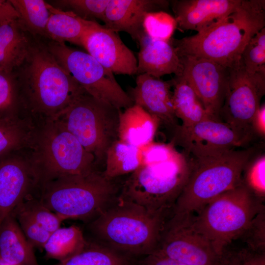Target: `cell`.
I'll return each instance as SVG.
<instances>
[{"label":"cell","mask_w":265,"mask_h":265,"mask_svg":"<svg viewBox=\"0 0 265 265\" xmlns=\"http://www.w3.org/2000/svg\"><path fill=\"white\" fill-rule=\"evenodd\" d=\"M25 57L11 72L24 114L55 119L84 89L56 61L43 39L30 35Z\"/></svg>","instance_id":"1"},{"label":"cell","mask_w":265,"mask_h":265,"mask_svg":"<svg viewBox=\"0 0 265 265\" xmlns=\"http://www.w3.org/2000/svg\"><path fill=\"white\" fill-rule=\"evenodd\" d=\"M265 26V0H242L234 12L207 30L171 39L179 56L202 57L226 68L238 64L249 40Z\"/></svg>","instance_id":"2"},{"label":"cell","mask_w":265,"mask_h":265,"mask_svg":"<svg viewBox=\"0 0 265 265\" xmlns=\"http://www.w3.org/2000/svg\"><path fill=\"white\" fill-rule=\"evenodd\" d=\"M166 212H151L121 196L111 202L89 225L101 243L118 252L147 256L159 245Z\"/></svg>","instance_id":"3"},{"label":"cell","mask_w":265,"mask_h":265,"mask_svg":"<svg viewBox=\"0 0 265 265\" xmlns=\"http://www.w3.org/2000/svg\"><path fill=\"white\" fill-rule=\"evenodd\" d=\"M35 123L26 151L35 175L37 190L55 179L96 169L94 156L58 120L47 119Z\"/></svg>","instance_id":"4"},{"label":"cell","mask_w":265,"mask_h":265,"mask_svg":"<svg viewBox=\"0 0 265 265\" xmlns=\"http://www.w3.org/2000/svg\"><path fill=\"white\" fill-rule=\"evenodd\" d=\"M253 149L233 150L221 155L190 159V171L173 205V213L198 212L212 200L242 182Z\"/></svg>","instance_id":"5"},{"label":"cell","mask_w":265,"mask_h":265,"mask_svg":"<svg viewBox=\"0 0 265 265\" xmlns=\"http://www.w3.org/2000/svg\"><path fill=\"white\" fill-rule=\"evenodd\" d=\"M117 187L103 172L61 177L41 186L37 198L62 220L96 217L114 200Z\"/></svg>","instance_id":"6"},{"label":"cell","mask_w":265,"mask_h":265,"mask_svg":"<svg viewBox=\"0 0 265 265\" xmlns=\"http://www.w3.org/2000/svg\"><path fill=\"white\" fill-rule=\"evenodd\" d=\"M265 209L263 201L242 182L216 197L192 216L194 228L222 257L227 246L240 237L255 216Z\"/></svg>","instance_id":"7"},{"label":"cell","mask_w":265,"mask_h":265,"mask_svg":"<svg viewBox=\"0 0 265 265\" xmlns=\"http://www.w3.org/2000/svg\"><path fill=\"white\" fill-rule=\"evenodd\" d=\"M121 110L84 90L55 119L94 156L96 166L105 162L107 149L118 139Z\"/></svg>","instance_id":"8"},{"label":"cell","mask_w":265,"mask_h":265,"mask_svg":"<svg viewBox=\"0 0 265 265\" xmlns=\"http://www.w3.org/2000/svg\"><path fill=\"white\" fill-rule=\"evenodd\" d=\"M190 171V159L184 152L167 161L141 165L124 183L120 196L151 212H166L181 193Z\"/></svg>","instance_id":"9"},{"label":"cell","mask_w":265,"mask_h":265,"mask_svg":"<svg viewBox=\"0 0 265 265\" xmlns=\"http://www.w3.org/2000/svg\"><path fill=\"white\" fill-rule=\"evenodd\" d=\"M42 38L58 63L90 95L120 109L133 105L114 74L88 53Z\"/></svg>","instance_id":"10"},{"label":"cell","mask_w":265,"mask_h":265,"mask_svg":"<svg viewBox=\"0 0 265 265\" xmlns=\"http://www.w3.org/2000/svg\"><path fill=\"white\" fill-rule=\"evenodd\" d=\"M265 93V74H251L240 60L228 68V78L220 121L227 124L242 145L254 134L253 118Z\"/></svg>","instance_id":"11"},{"label":"cell","mask_w":265,"mask_h":265,"mask_svg":"<svg viewBox=\"0 0 265 265\" xmlns=\"http://www.w3.org/2000/svg\"><path fill=\"white\" fill-rule=\"evenodd\" d=\"M193 213H173L165 222L156 252L187 265H221L222 257L194 227Z\"/></svg>","instance_id":"12"},{"label":"cell","mask_w":265,"mask_h":265,"mask_svg":"<svg viewBox=\"0 0 265 265\" xmlns=\"http://www.w3.org/2000/svg\"><path fill=\"white\" fill-rule=\"evenodd\" d=\"M179 56L182 66L180 76L192 88L210 116L220 121L219 113L225 98L228 68L202 57Z\"/></svg>","instance_id":"13"},{"label":"cell","mask_w":265,"mask_h":265,"mask_svg":"<svg viewBox=\"0 0 265 265\" xmlns=\"http://www.w3.org/2000/svg\"><path fill=\"white\" fill-rule=\"evenodd\" d=\"M172 142L194 158L216 157L243 146L226 123L212 119L201 121L192 127L174 130Z\"/></svg>","instance_id":"14"},{"label":"cell","mask_w":265,"mask_h":265,"mask_svg":"<svg viewBox=\"0 0 265 265\" xmlns=\"http://www.w3.org/2000/svg\"><path fill=\"white\" fill-rule=\"evenodd\" d=\"M36 190L35 175L26 150L0 157V225Z\"/></svg>","instance_id":"15"},{"label":"cell","mask_w":265,"mask_h":265,"mask_svg":"<svg viewBox=\"0 0 265 265\" xmlns=\"http://www.w3.org/2000/svg\"><path fill=\"white\" fill-rule=\"evenodd\" d=\"M82 47L113 74H136L137 60L118 32L93 21L82 42Z\"/></svg>","instance_id":"16"},{"label":"cell","mask_w":265,"mask_h":265,"mask_svg":"<svg viewBox=\"0 0 265 265\" xmlns=\"http://www.w3.org/2000/svg\"><path fill=\"white\" fill-rule=\"evenodd\" d=\"M135 82L127 93L133 104L157 117L160 124L175 130L179 125L173 105L171 80L164 81L144 74L138 75Z\"/></svg>","instance_id":"17"},{"label":"cell","mask_w":265,"mask_h":265,"mask_svg":"<svg viewBox=\"0 0 265 265\" xmlns=\"http://www.w3.org/2000/svg\"><path fill=\"white\" fill-rule=\"evenodd\" d=\"M242 0L171 1L177 27L202 32L236 10Z\"/></svg>","instance_id":"18"},{"label":"cell","mask_w":265,"mask_h":265,"mask_svg":"<svg viewBox=\"0 0 265 265\" xmlns=\"http://www.w3.org/2000/svg\"><path fill=\"white\" fill-rule=\"evenodd\" d=\"M169 4L165 0H109L103 26L116 32L127 33L137 44L145 33L143 23L146 14L163 11Z\"/></svg>","instance_id":"19"},{"label":"cell","mask_w":265,"mask_h":265,"mask_svg":"<svg viewBox=\"0 0 265 265\" xmlns=\"http://www.w3.org/2000/svg\"><path fill=\"white\" fill-rule=\"evenodd\" d=\"M137 44L139 48L137 75L146 74L158 78L171 74L181 76V60L171 39H156L144 33Z\"/></svg>","instance_id":"20"},{"label":"cell","mask_w":265,"mask_h":265,"mask_svg":"<svg viewBox=\"0 0 265 265\" xmlns=\"http://www.w3.org/2000/svg\"><path fill=\"white\" fill-rule=\"evenodd\" d=\"M159 119L133 104L119 114L118 139L140 148L153 141Z\"/></svg>","instance_id":"21"},{"label":"cell","mask_w":265,"mask_h":265,"mask_svg":"<svg viewBox=\"0 0 265 265\" xmlns=\"http://www.w3.org/2000/svg\"><path fill=\"white\" fill-rule=\"evenodd\" d=\"M0 257L17 265H39L30 243L11 213L0 225Z\"/></svg>","instance_id":"22"},{"label":"cell","mask_w":265,"mask_h":265,"mask_svg":"<svg viewBox=\"0 0 265 265\" xmlns=\"http://www.w3.org/2000/svg\"><path fill=\"white\" fill-rule=\"evenodd\" d=\"M50 16L46 37L59 42H68L82 47L83 38L93 21L84 20L73 12L63 10L48 2Z\"/></svg>","instance_id":"23"},{"label":"cell","mask_w":265,"mask_h":265,"mask_svg":"<svg viewBox=\"0 0 265 265\" xmlns=\"http://www.w3.org/2000/svg\"><path fill=\"white\" fill-rule=\"evenodd\" d=\"M171 81L173 87L172 101L174 112L177 118L182 122L179 128L185 129L204 120H214L182 77L175 76Z\"/></svg>","instance_id":"24"},{"label":"cell","mask_w":265,"mask_h":265,"mask_svg":"<svg viewBox=\"0 0 265 265\" xmlns=\"http://www.w3.org/2000/svg\"><path fill=\"white\" fill-rule=\"evenodd\" d=\"M30 34L18 20L0 25V70L11 72L27 53Z\"/></svg>","instance_id":"25"},{"label":"cell","mask_w":265,"mask_h":265,"mask_svg":"<svg viewBox=\"0 0 265 265\" xmlns=\"http://www.w3.org/2000/svg\"><path fill=\"white\" fill-rule=\"evenodd\" d=\"M35 125L27 117H0V157L27 149Z\"/></svg>","instance_id":"26"},{"label":"cell","mask_w":265,"mask_h":265,"mask_svg":"<svg viewBox=\"0 0 265 265\" xmlns=\"http://www.w3.org/2000/svg\"><path fill=\"white\" fill-rule=\"evenodd\" d=\"M141 150L119 139L107 149L103 174L108 180L132 173L141 165Z\"/></svg>","instance_id":"27"},{"label":"cell","mask_w":265,"mask_h":265,"mask_svg":"<svg viewBox=\"0 0 265 265\" xmlns=\"http://www.w3.org/2000/svg\"><path fill=\"white\" fill-rule=\"evenodd\" d=\"M87 242L80 228L72 225L59 228L53 233L44 249L47 257L60 262L81 251Z\"/></svg>","instance_id":"28"},{"label":"cell","mask_w":265,"mask_h":265,"mask_svg":"<svg viewBox=\"0 0 265 265\" xmlns=\"http://www.w3.org/2000/svg\"><path fill=\"white\" fill-rule=\"evenodd\" d=\"M53 265H132L130 256L97 241H88L71 257Z\"/></svg>","instance_id":"29"},{"label":"cell","mask_w":265,"mask_h":265,"mask_svg":"<svg viewBox=\"0 0 265 265\" xmlns=\"http://www.w3.org/2000/svg\"><path fill=\"white\" fill-rule=\"evenodd\" d=\"M16 10L18 21L24 29L35 37H46L50 16L48 2L43 0H9Z\"/></svg>","instance_id":"30"},{"label":"cell","mask_w":265,"mask_h":265,"mask_svg":"<svg viewBox=\"0 0 265 265\" xmlns=\"http://www.w3.org/2000/svg\"><path fill=\"white\" fill-rule=\"evenodd\" d=\"M9 117L27 116L22 109L12 73L0 70V117Z\"/></svg>","instance_id":"31"},{"label":"cell","mask_w":265,"mask_h":265,"mask_svg":"<svg viewBox=\"0 0 265 265\" xmlns=\"http://www.w3.org/2000/svg\"><path fill=\"white\" fill-rule=\"evenodd\" d=\"M240 60L247 72L265 74V27L248 42L242 52Z\"/></svg>","instance_id":"32"},{"label":"cell","mask_w":265,"mask_h":265,"mask_svg":"<svg viewBox=\"0 0 265 265\" xmlns=\"http://www.w3.org/2000/svg\"><path fill=\"white\" fill-rule=\"evenodd\" d=\"M53 2L56 8L71 11L84 20L97 22V20L103 21L109 0H60Z\"/></svg>","instance_id":"33"},{"label":"cell","mask_w":265,"mask_h":265,"mask_svg":"<svg viewBox=\"0 0 265 265\" xmlns=\"http://www.w3.org/2000/svg\"><path fill=\"white\" fill-rule=\"evenodd\" d=\"M143 27L145 33L150 37L169 41L177 27L174 17L164 11L149 12L145 16Z\"/></svg>","instance_id":"34"},{"label":"cell","mask_w":265,"mask_h":265,"mask_svg":"<svg viewBox=\"0 0 265 265\" xmlns=\"http://www.w3.org/2000/svg\"><path fill=\"white\" fill-rule=\"evenodd\" d=\"M22 232L34 247L44 249L51 234L39 224L22 207L21 203L11 213Z\"/></svg>","instance_id":"35"},{"label":"cell","mask_w":265,"mask_h":265,"mask_svg":"<svg viewBox=\"0 0 265 265\" xmlns=\"http://www.w3.org/2000/svg\"><path fill=\"white\" fill-rule=\"evenodd\" d=\"M23 208L51 234L60 228L62 219L46 208L37 197L30 196L21 203Z\"/></svg>","instance_id":"36"},{"label":"cell","mask_w":265,"mask_h":265,"mask_svg":"<svg viewBox=\"0 0 265 265\" xmlns=\"http://www.w3.org/2000/svg\"><path fill=\"white\" fill-rule=\"evenodd\" d=\"M246 170L243 184L259 199L264 201L265 197V156L258 157Z\"/></svg>","instance_id":"37"},{"label":"cell","mask_w":265,"mask_h":265,"mask_svg":"<svg viewBox=\"0 0 265 265\" xmlns=\"http://www.w3.org/2000/svg\"><path fill=\"white\" fill-rule=\"evenodd\" d=\"M253 251L265 252V211H260L240 237Z\"/></svg>","instance_id":"38"},{"label":"cell","mask_w":265,"mask_h":265,"mask_svg":"<svg viewBox=\"0 0 265 265\" xmlns=\"http://www.w3.org/2000/svg\"><path fill=\"white\" fill-rule=\"evenodd\" d=\"M141 165H151L167 161L180 153L172 142L163 143L152 141L141 148Z\"/></svg>","instance_id":"39"},{"label":"cell","mask_w":265,"mask_h":265,"mask_svg":"<svg viewBox=\"0 0 265 265\" xmlns=\"http://www.w3.org/2000/svg\"><path fill=\"white\" fill-rule=\"evenodd\" d=\"M233 265H265V252H257L246 247L237 252H225Z\"/></svg>","instance_id":"40"},{"label":"cell","mask_w":265,"mask_h":265,"mask_svg":"<svg viewBox=\"0 0 265 265\" xmlns=\"http://www.w3.org/2000/svg\"><path fill=\"white\" fill-rule=\"evenodd\" d=\"M19 15L9 0H0V25L18 20Z\"/></svg>","instance_id":"41"},{"label":"cell","mask_w":265,"mask_h":265,"mask_svg":"<svg viewBox=\"0 0 265 265\" xmlns=\"http://www.w3.org/2000/svg\"><path fill=\"white\" fill-rule=\"evenodd\" d=\"M141 265H187L178 261L154 252L145 256Z\"/></svg>","instance_id":"42"},{"label":"cell","mask_w":265,"mask_h":265,"mask_svg":"<svg viewBox=\"0 0 265 265\" xmlns=\"http://www.w3.org/2000/svg\"><path fill=\"white\" fill-rule=\"evenodd\" d=\"M252 126L255 134L265 136V105L260 106L252 121Z\"/></svg>","instance_id":"43"},{"label":"cell","mask_w":265,"mask_h":265,"mask_svg":"<svg viewBox=\"0 0 265 265\" xmlns=\"http://www.w3.org/2000/svg\"><path fill=\"white\" fill-rule=\"evenodd\" d=\"M221 265H233L225 254L222 256Z\"/></svg>","instance_id":"44"},{"label":"cell","mask_w":265,"mask_h":265,"mask_svg":"<svg viewBox=\"0 0 265 265\" xmlns=\"http://www.w3.org/2000/svg\"><path fill=\"white\" fill-rule=\"evenodd\" d=\"M0 265H17L7 262L0 257Z\"/></svg>","instance_id":"45"}]
</instances>
